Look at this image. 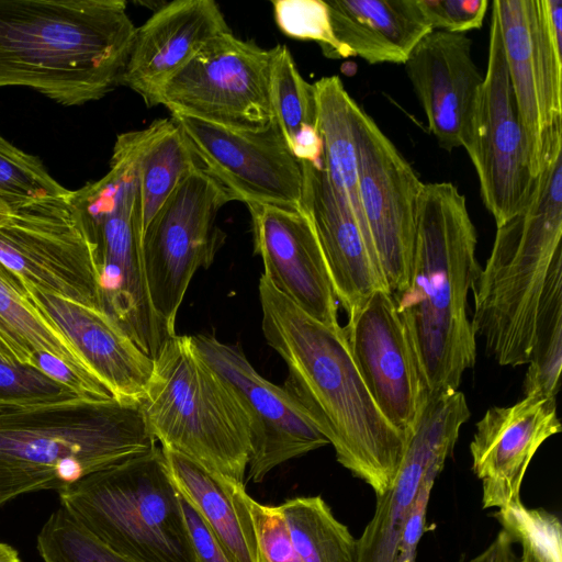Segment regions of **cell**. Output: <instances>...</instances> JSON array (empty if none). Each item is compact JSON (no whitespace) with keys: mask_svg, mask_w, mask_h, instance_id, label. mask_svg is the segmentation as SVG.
Returning <instances> with one entry per match:
<instances>
[{"mask_svg":"<svg viewBox=\"0 0 562 562\" xmlns=\"http://www.w3.org/2000/svg\"><path fill=\"white\" fill-rule=\"evenodd\" d=\"M276 46L269 49L231 31L210 40L159 90L156 105L234 130L258 131L273 122L270 82Z\"/></svg>","mask_w":562,"mask_h":562,"instance_id":"8fae6325","label":"cell"},{"mask_svg":"<svg viewBox=\"0 0 562 562\" xmlns=\"http://www.w3.org/2000/svg\"><path fill=\"white\" fill-rule=\"evenodd\" d=\"M355 121L360 204L386 286L397 294L409 279L424 182L359 104Z\"/></svg>","mask_w":562,"mask_h":562,"instance_id":"5bb4252c","label":"cell"},{"mask_svg":"<svg viewBox=\"0 0 562 562\" xmlns=\"http://www.w3.org/2000/svg\"><path fill=\"white\" fill-rule=\"evenodd\" d=\"M0 262L23 284L103 310L95 245L69 191L11 206Z\"/></svg>","mask_w":562,"mask_h":562,"instance_id":"30bf717a","label":"cell"},{"mask_svg":"<svg viewBox=\"0 0 562 562\" xmlns=\"http://www.w3.org/2000/svg\"><path fill=\"white\" fill-rule=\"evenodd\" d=\"M562 137L550 146L525 205L503 224L473 289L475 337L501 366L527 364L540 302L561 249Z\"/></svg>","mask_w":562,"mask_h":562,"instance_id":"5b68a950","label":"cell"},{"mask_svg":"<svg viewBox=\"0 0 562 562\" xmlns=\"http://www.w3.org/2000/svg\"><path fill=\"white\" fill-rule=\"evenodd\" d=\"M396 562H415V560L405 558V559H396Z\"/></svg>","mask_w":562,"mask_h":562,"instance_id":"ee69618b","label":"cell"},{"mask_svg":"<svg viewBox=\"0 0 562 562\" xmlns=\"http://www.w3.org/2000/svg\"><path fill=\"white\" fill-rule=\"evenodd\" d=\"M10 212L11 205L5 200L0 198V225L7 221V218L10 215Z\"/></svg>","mask_w":562,"mask_h":562,"instance_id":"7bdbcfd3","label":"cell"},{"mask_svg":"<svg viewBox=\"0 0 562 562\" xmlns=\"http://www.w3.org/2000/svg\"><path fill=\"white\" fill-rule=\"evenodd\" d=\"M279 507L304 562H357V539L321 496L290 498Z\"/></svg>","mask_w":562,"mask_h":562,"instance_id":"f546056e","label":"cell"},{"mask_svg":"<svg viewBox=\"0 0 562 562\" xmlns=\"http://www.w3.org/2000/svg\"><path fill=\"white\" fill-rule=\"evenodd\" d=\"M180 495L199 513L231 562H259L245 484L164 449Z\"/></svg>","mask_w":562,"mask_h":562,"instance_id":"484cf974","label":"cell"},{"mask_svg":"<svg viewBox=\"0 0 562 562\" xmlns=\"http://www.w3.org/2000/svg\"><path fill=\"white\" fill-rule=\"evenodd\" d=\"M340 57L359 56L369 64H405L432 30L417 0L325 1Z\"/></svg>","mask_w":562,"mask_h":562,"instance_id":"d4e9b609","label":"cell"},{"mask_svg":"<svg viewBox=\"0 0 562 562\" xmlns=\"http://www.w3.org/2000/svg\"><path fill=\"white\" fill-rule=\"evenodd\" d=\"M270 97L273 119L291 153L301 161L321 164L323 142L315 87L301 76L285 45L276 46Z\"/></svg>","mask_w":562,"mask_h":562,"instance_id":"f1b7e54d","label":"cell"},{"mask_svg":"<svg viewBox=\"0 0 562 562\" xmlns=\"http://www.w3.org/2000/svg\"><path fill=\"white\" fill-rule=\"evenodd\" d=\"M342 328L374 402L408 439L427 392L392 293L374 291Z\"/></svg>","mask_w":562,"mask_h":562,"instance_id":"ac0fdd59","label":"cell"},{"mask_svg":"<svg viewBox=\"0 0 562 562\" xmlns=\"http://www.w3.org/2000/svg\"><path fill=\"white\" fill-rule=\"evenodd\" d=\"M229 31L213 0L165 3L136 27L120 85L138 93L148 106H155L162 86L210 40Z\"/></svg>","mask_w":562,"mask_h":562,"instance_id":"603a6c76","label":"cell"},{"mask_svg":"<svg viewBox=\"0 0 562 562\" xmlns=\"http://www.w3.org/2000/svg\"><path fill=\"white\" fill-rule=\"evenodd\" d=\"M470 409L458 390L427 393L391 487L376 497L372 519L357 539V562H396L402 531L427 472L442 471Z\"/></svg>","mask_w":562,"mask_h":562,"instance_id":"e0dca14e","label":"cell"},{"mask_svg":"<svg viewBox=\"0 0 562 562\" xmlns=\"http://www.w3.org/2000/svg\"><path fill=\"white\" fill-rule=\"evenodd\" d=\"M192 338L205 361L234 389L248 415L249 480L260 483L276 467L329 443L300 401L261 376L238 346L211 335Z\"/></svg>","mask_w":562,"mask_h":562,"instance_id":"2e32d148","label":"cell"},{"mask_svg":"<svg viewBox=\"0 0 562 562\" xmlns=\"http://www.w3.org/2000/svg\"><path fill=\"white\" fill-rule=\"evenodd\" d=\"M68 191L37 157L19 149L0 135V198L12 206L63 195Z\"/></svg>","mask_w":562,"mask_h":562,"instance_id":"836d02e7","label":"cell"},{"mask_svg":"<svg viewBox=\"0 0 562 562\" xmlns=\"http://www.w3.org/2000/svg\"><path fill=\"white\" fill-rule=\"evenodd\" d=\"M181 503L199 562H231L199 513L182 496Z\"/></svg>","mask_w":562,"mask_h":562,"instance_id":"ab89813d","label":"cell"},{"mask_svg":"<svg viewBox=\"0 0 562 562\" xmlns=\"http://www.w3.org/2000/svg\"><path fill=\"white\" fill-rule=\"evenodd\" d=\"M36 548L43 562H133L109 547L63 506L44 522Z\"/></svg>","mask_w":562,"mask_h":562,"instance_id":"1f68e13d","label":"cell"},{"mask_svg":"<svg viewBox=\"0 0 562 562\" xmlns=\"http://www.w3.org/2000/svg\"><path fill=\"white\" fill-rule=\"evenodd\" d=\"M252 223L255 254L262 276L312 318L339 326L336 299L314 225L303 209L247 205Z\"/></svg>","mask_w":562,"mask_h":562,"instance_id":"d6986e66","label":"cell"},{"mask_svg":"<svg viewBox=\"0 0 562 562\" xmlns=\"http://www.w3.org/2000/svg\"><path fill=\"white\" fill-rule=\"evenodd\" d=\"M555 397L527 395L510 406L490 407L470 443L472 470L482 482L483 508L521 502L520 488L540 446L561 431Z\"/></svg>","mask_w":562,"mask_h":562,"instance_id":"ffe728a7","label":"cell"},{"mask_svg":"<svg viewBox=\"0 0 562 562\" xmlns=\"http://www.w3.org/2000/svg\"><path fill=\"white\" fill-rule=\"evenodd\" d=\"M440 472L441 471L439 470H431L425 475L415 502L406 518L398 543L396 559L409 558L416 560L417 546L426 528V513L431 490Z\"/></svg>","mask_w":562,"mask_h":562,"instance_id":"f35d334b","label":"cell"},{"mask_svg":"<svg viewBox=\"0 0 562 562\" xmlns=\"http://www.w3.org/2000/svg\"><path fill=\"white\" fill-rule=\"evenodd\" d=\"M0 562H20L18 551L11 546L0 542Z\"/></svg>","mask_w":562,"mask_h":562,"instance_id":"b9f144b4","label":"cell"},{"mask_svg":"<svg viewBox=\"0 0 562 562\" xmlns=\"http://www.w3.org/2000/svg\"><path fill=\"white\" fill-rule=\"evenodd\" d=\"M202 167L246 205L303 209L302 161L273 122L258 131L234 130L205 121L171 116Z\"/></svg>","mask_w":562,"mask_h":562,"instance_id":"9a60e30c","label":"cell"},{"mask_svg":"<svg viewBox=\"0 0 562 562\" xmlns=\"http://www.w3.org/2000/svg\"><path fill=\"white\" fill-rule=\"evenodd\" d=\"M515 544L514 537L502 527L483 551L464 562H520V555L517 554Z\"/></svg>","mask_w":562,"mask_h":562,"instance_id":"60d3db41","label":"cell"},{"mask_svg":"<svg viewBox=\"0 0 562 562\" xmlns=\"http://www.w3.org/2000/svg\"><path fill=\"white\" fill-rule=\"evenodd\" d=\"M464 149L475 168L483 203L498 226L525 205L535 178L493 10L486 72Z\"/></svg>","mask_w":562,"mask_h":562,"instance_id":"4fadbf2b","label":"cell"},{"mask_svg":"<svg viewBox=\"0 0 562 562\" xmlns=\"http://www.w3.org/2000/svg\"><path fill=\"white\" fill-rule=\"evenodd\" d=\"M38 352L63 360L83 380L102 384L68 337L31 302L21 280L0 262V358L34 367Z\"/></svg>","mask_w":562,"mask_h":562,"instance_id":"4316f807","label":"cell"},{"mask_svg":"<svg viewBox=\"0 0 562 562\" xmlns=\"http://www.w3.org/2000/svg\"><path fill=\"white\" fill-rule=\"evenodd\" d=\"M303 207L321 244L334 292L352 316L376 290H387L375 250L322 162L302 161Z\"/></svg>","mask_w":562,"mask_h":562,"instance_id":"7402d4cb","label":"cell"},{"mask_svg":"<svg viewBox=\"0 0 562 562\" xmlns=\"http://www.w3.org/2000/svg\"><path fill=\"white\" fill-rule=\"evenodd\" d=\"M75 394L77 393L71 389L34 367L0 358V407L20 406Z\"/></svg>","mask_w":562,"mask_h":562,"instance_id":"d590c367","label":"cell"},{"mask_svg":"<svg viewBox=\"0 0 562 562\" xmlns=\"http://www.w3.org/2000/svg\"><path fill=\"white\" fill-rule=\"evenodd\" d=\"M258 543L259 562H304L297 553L279 506L248 499Z\"/></svg>","mask_w":562,"mask_h":562,"instance_id":"8d00e7d4","label":"cell"},{"mask_svg":"<svg viewBox=\"0 0 562 562\" xmlns=\"http://www.w3.org/2000/svg\"><path fill=\"white\" fill-rule=\"evenodd\" d=\"M493 515L520 544V562H562V526L555 515L521 502Z\"/></svg>","mask_w":562,"mask_h":562,"instance_id":"d6a6232c","label":"cell"},{"mask_svg":"<svg viewBox=\"0 0 562 562\" xmlns=\"http://www.w3.org/2000/svg\"><path fill=\"white\" fill-rule=\"evenodd\" d=\"M492 10L536 178L562 133V0H495Z\"/></svg>","mask_w":562,"mask_h":562,"instance_id":"7c38bea8","label":"cell"},{"mask_svg":"<svg viewBox=\"0 0 562 562\" xmlns=\"http://www.w3.org/2000/svg\"><path fill=\"white\" fill-rule=\"evenodd\" d=\"M58 494L60 506L133 562H199L160 446Z\"/></svg>","mask_w":562,"mask_h":562,"instance_id":"52a82bcc","label":"cell"},{"mask_svg":"<svg viewBox=\"0 0 562 562\" xmlns=\"http://www.w3.org/2000/svg\"><path fill=\"white\" fill-rule=\"evenodd\" d=\"M524 394L555 397L562 368V255L548 274L540 302Z\"/></svg>","mask_w":562,"mask_h":562,"instance_id":"4dcf8cb0","label":"cell"},{"mask_svg":"<svg viewBox=\"0 0 562 562\" xmlns=\"http://www.w3.org/2000/svg\"><path fill=\"white\" fill-rule=\"evenodd\" d=\"M273 13L279 29L290 37L316 41L328 57L339 58L326 2L323 0H276Z\"/></svg>","mask_w":562,"mask_h":562,"instance_id":"e575fe53","label":"cell"},{"mask_svg":"<svg viewBox=\"0 0 562 562\" xmlns=\"http://www.w3.org/2000/svg\"><path fill=\"white\" fill-rule=\"evenodd\" d=\"M231 193L202 166L190 172L144 232L142 263L153 311L166 334L176 319L194 273L209 268L224 234L216 225Z\"/></svg>","mask_w":562,"mask_h":562,"instance_id":"9c48e42d","label":"cell"},{"mask_svg":"<svg viewBox=\"0 0 562 562\" xmlns=\"http://www.w3.org/2000/svg\"><path fill=\"white\" fill-rule=\"evenodd\" d=\"M147 128L138 158L137 222L140 240L178 186L202 166L172 117L156 120Z\"/></svg>","mask_w":562,"mask_h":562,"instance_id":"83f0119b","label":"cell"},{"mask_svg":"<svg viewBox=\"0 0 562 562\" xmlns=\"http://www.w3.org/2000/svg\"><path fill=\"white\" fill-rule=\"evenodd\" d=\"M138 404L161 448L244 483L250 453L248 415L192 336L176 334L164 341Z\"/></svg>","mask_w":562,"mask_h":562,"instance_id":"8992f818","label":"cell"},{"mask_svg":"<svg viewBox=\"0 0 562 562\" xmlns=\"http://www.w3.org/2000/svg\"><path fill=\"white\" fill-rule=\"evenodd\" d=\"M24 286L31 302L68 337L111 395L138 403L151 375L154 359L121 325L102 308Z\"/></svg>","mask_w":562,"mask_h":562,"instance_id":"cb8c5ba5","label":"cell"},{"mask_svg":"<svg viewBox=\"0 0 562 562\" xmlns=\"http://www.w3.org/2000/svg\"><path fill=\"white\" fill-rule=\"evenodd\" d=\"M155 446L138 403L75 394L0 407V506L60 492Z\"/></svg>","mask_w":562,"mask_h":562,"instance_id":"277c9868","label":"cell"},{"mask_svg":"<svg viewBox=\"0 0 562 562\" xmlns=\"http://www.w3.org/2000/svg\"><path fill=\"white\" fill-rule=\"evenodd\" d=\"M258 289L265 339L288 367L283 386L334 447L337 461L375 496L383 495L396 476L407 439L374 402L344 328L312 318L263 276Z\"/></svg>","mask_w":562,"mask_h":562,"instance_id":"6da1fadb","label":"cell"},{"mask_svg":"<svg viewBox=\"0 0 562 562\" xmlns=\"http://www.w3.org/2000/svg\"><path fill=\"white\" fill-rule=\"evenodd\" d=\"M420 12L432 31L463 33L483 24L487 0H417Z\"/></svg>","mask_w":562,"mask_h":562,"instance_id":"74e56055","label":"cell"},{"mask_svg":"<svg viewBox=\"0 0 562 562\" xmlns=\"http://www.w3.org/2000/svg\"><path fill=\"white\" fill-rule=\"evenodd\" d=\"M147 134V126L120 134L109 171L69 199L95 245L103 310L154 359L169 336L153 311L140 256L138 158Z\"/></svg>","mask_w":562,"mask_h":562,"instance_id":"ba28073f","label":"cell"},{"mask_svg":"<svg viewBox=\"0 0 562 562\" xmlns=\"http://www.w3.org/2000/svg\"><path fill=\"white\" fill-rule=\"evenodd\" d=\"M465 196L424 183L407 286L392 294L427 393L458 390L476 360L468 296L481 272Z\"/></svg>","mask_w":562,"mask_h":562,"instance_id":"7a4b0ae2","label":"cell"},{"mask_svg":"<svg viewBox=\"0 0 562 562\" xmlns=\"http://www.w3.org/2000/svg\"><path fill=\"white\" fill-rule=\"evenodd\" d=\"M135 32L123 0H0V88L99 100L120 85Z\"/></svg>","mask_w":562,"mask_h":562,"instance_id":"3957f363","label":"cell"},{"mask_svg":"<svg viewBox=\"0 0 562 562\" xmlns=\"http://www.w3.org/2000/svg\"><path fill=\"white\" fill-rule=\"evenodd\" d=\"M405 69L429 131L446 150L465 148L483 77L463 33L432 31L413 49Z\"/></svg>","mask_w":562,"mask_h":562,"instance_id":"44dd1931","label":"cell"}]
</instances>
